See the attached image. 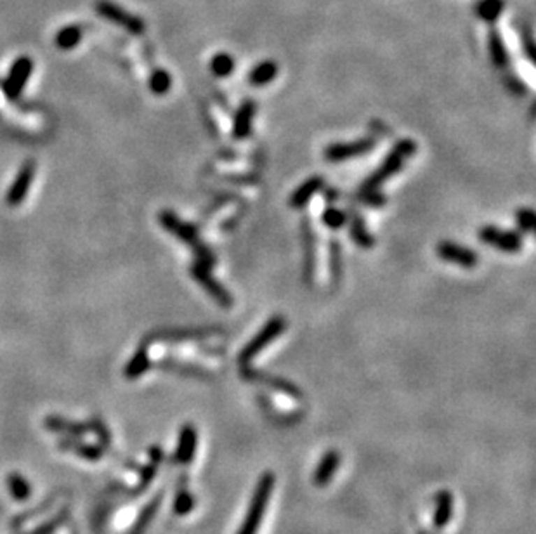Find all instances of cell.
I'll list each match as a JSON object with an SVG mask.
<instances>
[{"instance_id":"1","label":"cell","mask_w":536,"mask_h":534,"mask_svg":"<svg viewBox=\"0 0 536 534\" xmlns=\"http://www.w3.org/2000/svg\"><path fill=\"white\" fill-rule=\"evenodd\" d=\"M415 151H417L415 140H412V139L399 140V143L396 144L394 147H392L391 153L387 154L386 161H384V164L380 165V167L377 168V171L365 180V184H363V187H361V193H365V191L379 189V187L382 186V184L386 182L387 179L392 178V175L398 174V172L401 171V167H403V164H405L406 158L413 157V153H415Z\"/></svg>"},{"instance_id":"2","label":"cell","mask_w":536,"mask_h":534,"mask_svg":"<svg viewBox=\"0 0 536 534\" xmlns=\"http://www.w3.org/2000/svg\"><path fill=\"white\" fill-rule=\"evenodd\" d=\"M158 219H160V224L168 231V233H172L174 236H178L179 240L184 241L186 245H191V247L195 248L198 264L210 267L212 269V266H214V255H212L210 250H208V248L200 241V238H198V233H196V227L182 222L181 219H179L178 215L171 210L160 212Z\"/></svg>"},{"instance_id":"3","label":"cell","mask_w":536,"mask_h":534,"mask_svg":"<svg viewBox=\"0 0 536 534\" xmlns=\"http://www.w3.org/2000/svg\"><path fill=\"white\" fill-rule=\"evenodd\" d=\"M273 488H275V474L266 472L257 482L254 496H252L250 507H248L247 517H245L243 524L240 526L238 534H255L259 526H261L262 517H264L266 507H268L269 496H271Z\"/></svg>"},{"instance_id":"4","label":"cell","mask_w":536,"mask_h":534,"mask_svg":"<svg viewBox=\"0 0 536 534\" xmlns=\"http://www.w3.org/2000/svg\"><path fill=\"white\" fill-rule=\"evenodd\" d=\"M94 7H96V10H98V14L101 17H104V20L118 24V27L125 28L129 34H132V35L145 34V30H146L145 21H143L139 16H136V14L127 13V10L122 9L120 6H117V3L111 2V0H98Z\"/></svg>"},{"instance_id":"5","label":"cell","mask_w":536,"mask_h":534,"mask_svg":"<svg viewBox=\"0 0 536 534\" xmlns=\"http://www.w3.org/2000/svg\"><path fill=\"white\" fill-rule=\"evenodd\" d=\"M285 328H287V323L282 316L271 317V319L264 324V328H262V330L259 331V333L255 335V337L252 338L247 345H245L242 354H240V364L250 363V359H254V357L257 356L259 352L266 347V345H269L273 340H276Z\"/></svg>"},{"instance_id":"6","label":"cell","mask_w":536,"mask_h":534,"mask_svg":"<svg viewBox=\"0 0 536 534\" xmlns=\"http://www.w3.org/2000/svg\"><path fill=\"white\" fill-rule=\"evenodd\" d=\"M481 241L486 245L500 248V250L507 252V254H516L523 247V240H521L519 233L516 231H505L495 226H484L479 231Z\"/></svg>"},{"instance_id":"7","label":"cell","mask_w":536,"mask_h":534,"mask_svg":"<svg viewBox=\"0 0 536 534\" xmlns=\"http://www.w3.org/2000/svg\"><path fill=\"white\" fill-rule=\"evenodd\" d=\"M31 71H34V61L28 56H21L14 61L13 68L9 71V77L3 82V92H6L9 99H17L20 97L28 78H30Z\"/></svg>"},{"instance_id":"8","label":"cell","mask_w":536,"mask_h":534,"mask_svg":"<svg viewBox=\"0 0 536 534\" xmlns=\"http://www.w3.org/2000/svg\"><path fill=\"white\" fill-rule=\"evenodd\" d=\"M375 146V140L366 137V139H359L356 143H335L330 144L325 150V158L333 164H339V161H347L351 158H358L361 154L368 153L370 150H373Z\"/></svg>"},{"instance_id":"9","label":"cell","mask_w":536,"mask_h":534,"mask_svg":"<svg viewBox=\"0 0 536 534\" xmlns=\"http://www.w3.org/2000/svg\"><path fill=\"white\" fill-rule=\"evenodd\" d=\"M34 175H35L34 161H27V164H23V167H21L20 172H17L16 179H14L13 186H10L9 191H7L6 203L9 205V207H17V205H21L24 200H27V194L28 191H30Z\"/></svg>"},{"instance_id":"10","label":"cell","mask_w":536,"mask_h":534,"mask_svg":"<svg viewBox=\"0 0 536 534\" xmlns=\"http://www.w3.org/2000/svg\"><path fill=\"white\" fill-rule=\"evenodd\" d=\"M437 255L446 262L451 264H458L465 269H472L477 264V255L472 248H467L463 245L453 243V241H442L437 245Z\"/></svg>"},{"instance_id":"11","label":"cell","mask_w":536,"mask_h":534,"mask_svg":"<svg viewBox=\"0 0 536 534\" xmlns=\"http://www.w3.org/2000/svg\"><path fill=\"white\" fill-rule=\"evenodd\" d=\"M191 274L195 276V280L198 281V283H200L201 287H203L205 290L208 291V295H210L212 298H215V301H217L219 304L224 305V308H231L233 305L231 295H229L228 291H226L224 288H222L221 284H219L217 281L212 277L210 267H205V266L198 264L196 262V264L193 266Z\"/></svg>"},{"instance_id":"12","label":"cell","mask_w":536,"mask_h":534,"mask_svg":"<svg viewBox=\"0 0 536 534\" xmlns=\"http://www.w3.org/2000/svg\"><path fill=\"white\" fill-rule=\"evenodd\" d=\"M196 428L193 425H184L179 434V446L175 451V460L179 463H191L196 451Z\"/></svg>"},{"instance_id":"13","label":"cell","mask_w":536,"mask_h":534,"mask_svg":"<svg viewBox=\"0 0 536 534\" xmlns=\"http://www.w3.org/2000/svg\"><path fill=\"white\" fill-rule=\"evenodd\" d=\"M255 115L254 101H245L240 110L235 115V125H233V137L235 139H247L252 132V120Z\"/></svg>"},{"instance_id":"14","label":"cell","mask_w":536,"mask_h":534,"mask_svg":"<svg viewBox=\"0 0 536 534\" xmlns=\"http://www.w3.org/2000/svg\"><path fill=\"white\" fill-rule=\"evenodd\" d=\"M243 378H247V380H250V382H261V384L271 385V387H275L276 391L285 392V394L292 396V398H297V399L302 398V392L298 391L295 385H292L290 382H287V380H282V378L268 377V375L259 373V371H255V370H248V368H245Z\"/></svg>"},{"instance_id":"15","label":"cell","mask_w":536,"mask_h":534,"mask_svg":"<svg viewBox=\"0 0 536 534\" xmlns=\"http://www.w3.org/2000/svg\"><path fill=\"white\" fill-rule=\"evenodd\" d=\"M323 182H325L323 178L316 175V178L307 179L304 184H300V186L294 191L292 198H290V207L302 208L304 205H307V201L311 200L318 191H321Z\"/></svg>"},{"instance_id":"16","label":"cell","mask_w":536,"mask_h":534,"mask_svg":"<svg viewBox=\"0 0 536 534\" xmlns=\"http://www.w3.org/2000/svg\"><path fill=\"white\" fill-rule=\"evenodd\" d=\"M340 463V456L337 451H328L325 453V456L321 458L319 461L318 468L314 472V482L318 486H326L330 481L333 479V474H335L337 467Z\"/></svg>"},{"instance_id":"17","label":"cell","mask_w":536,"mask_h":534,"mask_svg":"<svg viewBox=\"0 0 536 534\" xmlns=\"http://www.w3.org/2000/svg\"><path fill=\"white\" fill-rule=\"evenodd\" d=\"M278 75V66L273 61H262L257 66H254V70L248 75V82H250L254 87H264L269 82H273Z\"/></svg>"},{"instance_id":"18","label":"cell","mask_w":536,"mask_h":534,"mask_svg":"<svg viewBox=\"0 0 536 534\" xmlns=\"http://www.w3.org/2000/svg\"><path fill=\"white\" fill-rule=\"evenodd\" d=\"M453 498L448 491H441L436 496V510H434V526L436 528H444L451 519Z\"/></svg>"},{"instance_id":"19","label":"cell","mask_w":536,"mask_h":534,"mask_svg":"<svg viewBox=\"0 0 536 534\" xmlns=\"http://www.w3.org/2000/svg\"><path fill=\"white\" fill-rule=\"evenodd\" d=\"M488 49L493 64H496V66L500 68L507 66V63H509V52H507V47L503 44V38L500 37V34L496 30L489 31Z\"/></svg>"},{"instance_id":"20","label":"cell","mask_w":536,"mask_h":534,"mask_svg":"<svg viewBox=\"0 0 536 534\" xmlns=\"http://www.w3.org/2000/svg\"><path fill=\"white\" fill-rule=\"evenodd\" d=\"M82 35H84V31H82V28L77 27V24H70V27L61 28V30L57 31V35H56L57 49H61V50L73 49V47H77L78 44H80Z\"/></svg>"},{"instance_id":"21","label":"cell","mask_w":536,"mask_h":534,"mask_svg":"<svg viewBox=\"0 0 536 534\" xmlns=\"http://www.w3.org/2000/svg\"><path fill=\"white\" fill-rule=\"evenodd\" d=\"M351 238L361 248H372L375 245V240H373V236L366 229L365 222H363V219L358 214L351 215Z\"/></svg>"},{"instance_id":"22","label":"cell","mask_w":536,"mask_h":534,"mask_svg":"<svg viewBox=\"0 0 536 534\" xmlns=\"http://www.w3.org/2000/svg\"><path fill=\"white\" fill-rule=\"evenodd\" d=\"M505 9V2L503 0H479L476 6V14L483 21L488 23H495L500 17V14Z\"/></svg>"},{"instance_id":"23","label":"cell","mask_w":536,"mask_h":534,"mask_svg":"<svg viewBox=\"0 0 536 534\" xmlns=\"http://www.w3.org/2000/svg\"><path fill=\"white\" fill-rule=\"evenodd\" d=\"M150 368V357H147V349L146 345H141L139 351L132 356V359L129 361L127 368H125V375L127 378H139L143 373Z\"/></svg>"},{"instance_id":"24","label":"cell","mask_w":536,"mask_h":534,"mask_svg":"<svg viewBox=\"0 0 536 534\" xmlns=\"http://www.w3.org/2000/svg\"><path fill=\"white\" fill-rule=\"evenodd\" d=\"M304 247H305V267H304V277L305 281H311L312 270H314V238H312L311 227L309 224H304Z\"/></svg>"},{"instance_id":"25","label":"cell","mask_w":536,"mask_h":534,"mask_svg":"<svg viewBox=\"0 0 536 534\" xmlns=\"http://www.w3.org/2000/svg\"><path fill=\"white\" fill-rule=\"evenodd\" d=\"M210 70L212 73L219 78L229 77V75L233 73V70H235V59L226 52L215 54L210 61Z\"/></svg>"},{"instance_id":"26","label":"cell","mask_w":536,"mask_h":534,"mask_svg":"<svg viewBox=\"0 0 536 534\" xmlns=\"http://www.w3.org/2000/svg\"><path fill=\"white\" fill-rule=\"evenodd\" d=\"M172 87V78L171 75L165 70H154L150 77V89L151 92L157 94V96H164L167 94Z\"/></svg>"},{"instance_id":"27","label":"cell","mask_w":536,"mask_h":534,"mask_svg":"<svg viewBox=\"0 0 536 534\" xmlns=\"http://www.w3.org/2000/svg\"><path fill=\"white\" fill-rule=\"evenodd\" d=\"M323 224H325L326 227H330V229H340L342 226L347 224V214L339 210V208L328 207L323 212Z\"/></svg>"},{"instance_id":"28","label":"cell","mask_w":536,"mask_h":534,"mask_svg":"<svg viewBox=\"0 0 536 534\" xmlns=\"http://www.w3.org/2000/svg\"><path fill=\"white\" fill-rule=\"evenodd\" d=\"M7 482H9L10 493H13L14 498H17V500H27V498L30 496V484H28L27 479H23L21 475H9Z\"/></svg>"},{"instance_id":"29","label":"cell","mask_w":536,"mask_h":534,"mask_svg":"<svg viewBox=\"0 0 536 534\" xmlns=\"http://www.w3.org/2000/svg\"><path fill=\"white\" fill-rule=\"evenodd\" d=\"M195 508V498L188 491H181V493L175 496L174 501V512L178 515H186Z\"/></svg>"},{"instance_id":"30","label":"cell","mask_w":536,"mask_h":534,"mask_svg":"<svg viewBox=\"0 0 536 534\" xmlns=\"http://www.w3.org/2000/svg\"><path fill=\"white\" fill-rule=\"evenodd\" d=\"M330 266H332V274L333 280L339 281L340 277V270H342V252H340V245L337 241H333L330 245Z\"/></svg>"},{"instance_id":"31","label":"cell","mask_w":536,"mask_h":534,"mask_svg":"<svg viewBox=\"0 0 536 534\" xmlns=\"http://www.w3.org/2000/svg\"><path fill=\"white\" fill-rule=\"evenodd\" d=\"M517 224H519L521 229L526 231V233L533 231L535 212L531 210V208H521V210L517 212Z\"/></svg>"},{"instance_id":"32","label":"cell","mask_w":536,"mask_h":534,"mask_svg":"<svg viewBox=\"0 0 536 534\" xmlns=\"http://www.w3.org/2000/svg\"><path fill=\"white\" fill-rule=\"evenodd\" d=\"M507 87L516 90L517 94H524V92H526V89L523 87V84H521V82L517 80V78H512V77H510L509 80H507Z\"/></svg>"}]
</instances>
